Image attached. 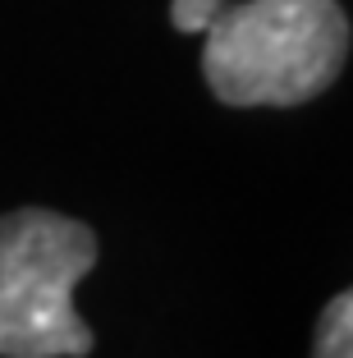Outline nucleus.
I'll return each mask as SVG.
<instances>
[{
	"instance_id": "f03ea898",
	"label": "nucleus",
	"mask_w": 353,
	"mask_h": 358,
	"mask_svg": "<svg viewBox=\"0 0 353 358\" xmlns=\"http://www.w3.org/2000/svg\"><path fill=\"white\" fill-rule=\"evenodd\" d=\"M96 266V234L73 216L19 207L0 216V358H83L92 331L73 289Z\"/></svg>"
},
{
	"instance_id": "20e7f679",
	"label": "nucleus",
	"mask_w": 353,
	"mask_h": 358,
	"mask_svg": "<svg viewBox=\"0 0 353 358\" xmlns=\"http://www.w3.org/2000/svg\"><path fill=\"white\" fill-rule=\"evenodd\" d=\"M220 10H225V0H175L170 5V23L179 32H207Z\"/></svg>"
},
{
	"instance_id": "f257e3e1",
	"label": "nucleus",
	"mask_w": 353,
	"mask_h": 358,
	"mask_svg": "<svg viewBox=\"0 0 353 358\" xmlns=\"http://www.w3.org/2000/svg\"><path fill=\"white\" fill-rule=\"evenodd\" d=\"M349 14L335 0H243L211 19L202 74L225 106H298L340 78Z\"/></svg>"
},
{
	"instance_id": "7ed1b4c3",
	"label": "nucleus",
	"mask_w": 353,
	"mask_h": 358,
	"mask_svg": "<svg viewBox=\"0 0 353 358\" xmlns=\"http://www.w3.org/2000/svg\"><path fill=\"white\" fill-rule=\"evenodd\" d=\"M349 340H353V299L335 294L322 313V327H317V358H353Z\"/></svg>"
}]
</instances>
